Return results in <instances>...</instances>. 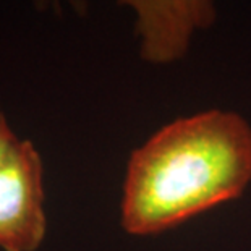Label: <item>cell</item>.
Masks as SVG:
<instances>
[{
  "mask_svg": "<svg viewBox=\"0 0 251 251\" xmlns=\"http://www.w3.org/2000/svg\"><path fill=\"white\" fill-rule=\"evenodd\" d=\"M251 183V126L235 112L178 119L133 151L122 227L154 235L235 200Z\"/></svg>",
  "mask_w": 251,
  "mask_h": 251,
  "instance_id": "1",
  "label": "cell"
},
{
  "mask_svg": "<svg viewBox=\"0 0 251 251\" xmlns=\"http://www.w3.org/2000/svg\"><path fill=\"white\" fill-rule=\"evenodd\" d=\"M17 141H18L17 135H15L13 130L10 128L8 120H7V117H5L3 110L0 109V159L5 156V152L8 151L10 146Z\"/></svg>",
  "mask_w": 251,
  "mask_h": 251,
  "instance_id": "5",
  "label": "cell"
},
{
  "mask_svg": "<svg viewBox=\"0 0 251 251\" xmlns=\"http://www.w3.org/2000/svg\"><path fill=\"white\" fill-rule=\"evenodd\" d=\"M46 228L41 156L31 141L18 140L0 159V248L36 251Z\"/></svg>",
  "mask_w": 251,
  "mask_h": 251,
  "instance_id": "2",
  "label": "cell"
},
{
  "mask_svg": "<svg viewBox=\"0 0 251 251\" xmlns=\"http://www.w3.org/2000/svg\"><path fill=\"white\" fill-rule=\"evenodd\" d=\"M65 2L70 5L72 10L78 15H86L88 12V0H65ZM34 7L39 10V12H44V10L52 8L57 13H62V5L63 0H33Z\"/></svg>",
  "mask_w": 251,
  "mask_h": 251,
  "instance_id": "4",
  "label": "cell"
},
{
  "mask_svg": "<svg viewBox=\"0 0 251 251\" xmlns=\"http://www.w3.org/2000/svg\"><path fill=\"white\" fill-rule=\"evenodd\" d=\"M136 13L143 60L172 63L188 52L191 36L216 23L214 0H115Z\"/></svg>",
  "mask_w": 251,
  "mask_h": 251,
  "instance_id": "3",
  "label": "cell"
}]
</instances>
